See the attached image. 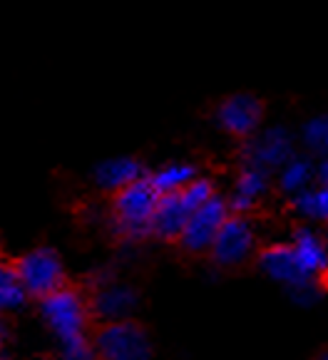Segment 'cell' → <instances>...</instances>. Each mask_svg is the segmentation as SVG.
Returning <instances> with one entry per match:
<instances>
[{"label": "cell", "instance_id": "cell-17", "mask_svg": "<svg viewBox=\"0 0 328 360\" xmlns=\"http://www.w3.org/2000/svg\"><path fill=\"white\" fill-rule=\"evenodd\" d=\"M25 288L18 276L15 261H3L0 259V313L18 311L25 306Z\"/></svg>", "mask_w": 328, "mask_h": 360}, {"label": "cell", "instance_id": "cell-9", "mask_svg": "<svg viewBox=\"0 0 328 360\" xmlns=\"http://www.w3.org/2000/svg\"><path fill=\"white\" fill-rule=\"evenodd\" d=\"M90 316L97 323H115V321H127L130 313L137 308L139 293L130 283L110 281L100 288H92L90 298Z\"/></svg>", "mask_w": 328, "mask_h": 360}, {"label": "cell", "instance_id": "cell-13", "mask_svg": "<svg viewBox=\"0 0 328 360\" xmlns=\"http://www.w3.org/2000/svg\"><path fill=\"white\" fill-rule=\"evenodd\" d=\"M189 217L191 214H189V209L182 204L179 191H177V194L159 196V204H157V209H154V217H152V238L167 241V244L179 241Z\"/></svg>", "mask_w": 328, "mask_h": 360}, {"label": "cell", "instance_id": "cell-15", "mask_svg": "<svg viewBox=\"0 0 328 360\" xmlns=\"http://www.w3.org/2000/svg\"><path fill=\"white\" fill-rule=\"evenodd\" d=\"M313 181H316V162H313L311 157H301V154L289 159V162L276 172L279 191L289 196H296V194H301V191L311 189Z\"/></svg>", "mask_w": 328, "mask_h": 360}, {"label": "cell", "instance_id": "cell-3", "mask_svg": "<svg viewBox=\"0 0 328 360\" xmlns=\"http://www.w3.org/2000/svg\"><path fill=\"white\" fill-rule=\"evenodd\" d=\"M97 360H149L152 358V338L147 328L137 321H115L102 323L92 333Z\"/></svg>", "mask_w": 328, "mask_h": 360}, {"label": "cell", "instance_id": "cell-5", "mask_svg": "<svg viewBox=\"0 0 328 360\" xmlns=\"http://www.w3.org/2000/svg\"><path fill=\"white\" fill-rule=\"evenodd\" d=\"M296 157V139L286 127H266L249 137L241 147V165H251L264 169L266 174H274L289 159Z\"/></svg>", "mask_w": 328, "mask_h": 360}, {"label": "cell", "instance_id": "cell-2", "mask_svg": "<svg viewBox=\"0 0 328 360\" xmlns=\"http://www.w3.org/2000/svg\"><path fill=\"white\" fill-rule=\"evenodd\" d=\"M40 313H43L45 323L60 338V343L77 338V335H87V326L92 323L87 296L77 286H70V283H65L63 288L45 296L40 301Z\"/></svg>", "mask_w": 328, "mask_h": 360}, {"label": "cell", "instance_id": "cell-22", "mask_svg": "<svg viewBox=\"0 0 328 360\" xmlns=\"http://www.w3.org/2000/svg\"><path fill=\"white\" fill-rule=\"evenodd\" d=\"M316 181H318V186H326L328 189V157L321 159L316 165Z\"/></svg>", "mask_w": 328, "mask_h": 360}, {"label": "cell", "instance_id": "cell-11", "mask_svg": "<svg viewBox=\"0 0 328 360\" xmlns=\"http://www.w3.org/2000/svg\"><path fill=\"white\" fill-rule=\"evenodd\" d=\"M269 176L264 169L251 165H241L236 179H234V191L227 199L229 214H239V217H246L256 204L261 202L269 191Z\"/></svg>", "mask_w": 328, "mask_h": 360}, {"label": "cell", "instance_id": "cell-8", "mask_svg": "<svg viewBox=\"0 0 328 360\" xmlns=\"http://www.w3.org/2000/svg\"><path fill=\"white\" fill-rule=\"evenodd\" d=\"M214 120L227 134L246 142L259 132L261 120H264V102L249 92H234L217 105Z\"/></svg>", "mask_w": 328, "mask_h": 360}, {"label": "cell", "instance_id": "cell-24", "mask_svg": "<svg viewBox=\"0 0 328 360\" xmlns=\"http://www.w3.org/2000/svg\"><path fill=\"white\" fill-rule=\"evenodd\" d=\"M323 238H326V244H328V231H326V236H323Z\"/></svg>", "mask_w": 328, "mask_h": 360}, {"label": "cell", "instance_id": "cell-19", "mask_svg": "<svg viewBox=\"0 0 328 360\" xmlns=\"http://www.w3.org/2000/svg\"><path fill=\"white\" fill-rule=\"evenodd\" d=\"M301 144L318 159L328 157V115H316L301 127Z\"/></svg>", "mask_w": 328, "mask_h": 360}, {"label": "cell", "instance_id": "cell-21", "mask_svg": "<svg viewBox=\"0 0 328 360\" xmlns=\"http://www.w3.org/2000/svg\"><path fill=\"white\" fill-rule=\"evenodd\" d=\"M63 360H97L92 338L77 335V338L63 340Z\"/></svg>", "mask_w": 328, "mask_h": 360}, {"label": "cell", "instance_id": "cell-10", "mask_svg": "<svg viewBox=\"0 0 328 360\" xmlns=\"http://www.w3.org/2000/svg\"><path fill=\"white\" fill-rule=\"evenodd\" d=\"M256 264L264 271L266 276H271L274 281L284 283L289 288H298L306 286V283H313L316 278L303 271V266L298 264L296 254H294L291 244H271L264 246V249L256 254Z\"/></svg>", "mask_w": 328, "mask_h": 360}, {"label": "cell", "instance_id": "cell-7", "mask_svg": "<svg viewBox=\"0 0 328 360\" xmlns=\"http://www.w3.org/2000/svg\"><path fill=\"white\" fill-rule=\"evenodd\" d=\"M227 217H229L227 199L219 194L212 196L204 207L191 212L189 221H187L184 231H182L179 241H177L179 249L191 256H199V254H204V251H209L214 244V238H217L219 229H222V224L227 221Z\"/></svg>", "mask_w": 328, "mask_h": 360}, {"label": "cell", "instance_id": "cell-1", "mask_svg": "<svg viewBox=\"0 0 328 360\" xmlns=\"http://www.w3.org/2000/svg\"><path fill=\"white\" fill-rule=\"evenodd\" d=\"M159 204V194L147 176L115 191L110 202L112 233L125 244H139L152 236V217Z\"/></svg>", "mask_w": 328, "mask_h": 360}, {"label": "cell", "instance_id": "cell-4", "mask_svg": "<svg viewBox=\"0 0 328 360\" xmlns=\"http://www.w3.org/2000/svg\"><path fill=\"white\" fill-rule=\"evenodd\" d=\"M15 269L27 296L40 298V301L68 283L65 281L63 259L58 256V251L48 249V246L27 251L25 256L15 261Z\"/></svg>", "mask_w": 328, "mask_h": 360}, {"label": "cell", "instance_id": "cell-16", "mask_svg": "<svg viewBox=\"0 0 328 360\" xmlns=\"http://www.w3.org/2000/svg\"><path fill=\"white\" fill-rule=\"evenodd\" d=\"M196 167L189 165V162H167V165H162L159 169L149 172L147 179L149 184L157 189L159 196L164 194H177V191H182L187 184H189L191 179H196Z\"/></svg>", "mask_w": 328, "mask_h": 360}, {"label": "cell", "instance_id": "cell-6", "mask_svg": "<svg viewBox=\"0 0 328 360\" xmlns=\"http://www.w3.org/2000/svg\"><path fill=\"white\" fill-rule=\"evenodd\" d=\"M256 249V233L254 226L246 217L229 214L227 221L222 224L217 238H214L209 256L219 269H236L251 259Z\"/></svg>", "mask_w": 328, "mask_h": 360}, {"label": "cell", "instance_id": "cell-14", "mask_svg": "<svg viewBox=\"0 0 328 360\" xmlns=\"http://www.w3.org/2000/svg\"><path fill=\"white\" fill-rule=\"evenodd\" d=\"M92 176H95V184L102 191H112L115 194V191L125 189L132 181L147 176V172H144V165L137 157H112L100 162Z\"/></svg>", "mask_w": 328, "mask_h": 360}, {"label": "cell", "instance_id": "cell-23", "mask_svg": "<svg viewBox=\"0 0 328 360\" xmlns=\"http://www.w3.org/2000/svg\"><path fill=\"white\" fill-rule=\"evenodd\" d=\"M318 360H328V348H326V350H323V353H321V355H318Z\"/></svg>", "mask_w": 328, "mask_h": 360}, {"label": "cell", "instance_id": "cell-12", "mask_svg": "<svg viewBox=\"0 0 328 360\" xmlns=\"http://www.w3.org/2000/svg\"><path fill=\"white\" fill-rule=\"evenodd\" d=\"M291 249L296 254L298 264L303 266L311 278H321L328 271V244L326 238L311 226H298L291 233Z\"/></svg>", "mask_w": 328, "mask_h": 360}, {"label": "cell", "instance_id": "cell-18", "mask_svg": "<svg viewBox=\"0 0 328 360\" xmlns=\"http://www.w3.org/2000/svg\"><path fill=\"white\" fill-rule=\"evenodd\" d=\"M291 209L294 214L308 219V221L328 224V189L326 186H311V189L291 196Z\"/></svg>", "mask_w": 328, "mask_h": 360}, {"label": "cell", "instance_id": "cell-20", "mask_svg": "<svg viewBox=\"0 0 328 360\" xmlns=\"http://www.w3.org/2000/svg\"><path fill=\"white\" fill-rule=\"evenodd\" d=\"M212 196H217V186H214V181L207 179V176H196V179H191L189 184L179 191L182 204L189 209V214L196 212L199 207H204Z\"/></svg>", "mask_w": 328, "mask_h": 360}]
</instances>
